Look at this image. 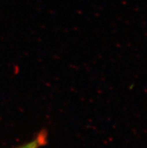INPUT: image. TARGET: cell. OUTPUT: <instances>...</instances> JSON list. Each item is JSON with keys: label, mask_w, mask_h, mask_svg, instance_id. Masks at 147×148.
Wrapping results in <instances>:
<instances>
[{"label": "cell", "mask_w": 147, "mask_h": 148, "mask_svg": "<svg viewBox=\"0 0 147 148\" xmlns=\"http://www.w3.org/2000/svg\"><path fill=\"white\" fill-rule=\"evenodd\" d=\"M47 141V132L44 130H41L39 133L32 139V141H29L22 146L18 147L17 148H40L44 146Z\"/></svg>", "instance_id": "obj_1"}]
</instances>
